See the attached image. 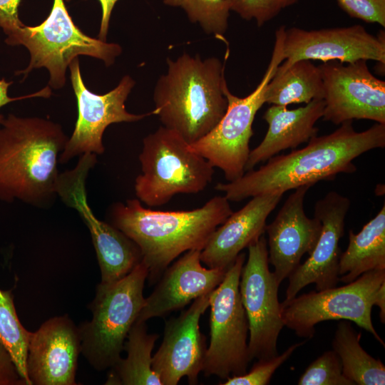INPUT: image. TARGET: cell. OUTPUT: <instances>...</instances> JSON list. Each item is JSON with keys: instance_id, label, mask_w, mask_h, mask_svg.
<instances>
[{"instance_id": "9c48e42d", "label": "cell", "mask_w": 385, "mask_h": 385, "mask_svg": "<svg viewBox=\"0 0 385 385\" xmlns=\"http://www.w3.org/2000/svg\"><path fill=\"white\" fill-rule=\"evenodd\" d=\"M385 270L364 272L342 287L312 291L280 303L285 327L299 337L312 339L316 325L328 320H348L369 332L385 346L372 323L371 310Z\"/></svg>"}, {"instance_id": "8fae6325", "label": "cell", "mask_w": 385, "mask_h": 385, "mask_svg": "<svg viewBox=\"0 0 385 385\" xmlns=\"http://www.w3.org/2000/svg\"><path fill=\"white\" fill-rule=\"evenodd\" d=\"M96 155L83 154L74 168L60 173L57 195L78 212L87 226L101 271L100 284H109L128 274L142 261V254L125 234L99 220L88 203L86 180L97 162Z\"/></svg>"}, {"instance_id": "2e32d148", "label": "cell", "mask_w": 385, "mask_h": 385, "mask_svg": "<svg viewBox=\"0 0 385 385\" xmlns=\"http://www.w3.org/2000/svg\"><path fill=\"white\" fill-rule=\"evenodd\" d=\"M211 292L195 299L178 317L165 321L163 341L152 359V368L163 385H177L183 377L190 385L198 383L207 348L200 319L210 306Z\"/></svg>"}, {"instance_id": "4dcf8cb0", "label": "cell", "mask_w": 385, "mask_h": 385, "mask_svg": "<svg viewBox=\"0 0 385 385\" xmlns=\"http://www.w3.org/2000/svg\"><path fill=\"white\" fill-rule=\"evenodd\" d=\"M230 11L245 20L255 19L258 26H263L277 16L282 10L299 0H228Z\"/></svg>"}, {"instance_id": "30bf717a", "label": "cell", "mask_w": 385, "mask_h": 385, "mask_svg": "<svg viewBox=\"0 0 385 385\" xmlns=\"http://www.w3.org/2000/svg\"><path fill=\"white\" fill-rule=\"evenodd\" d=\"M245 254L240 252L227 270L210 298V344L202 372L221 379L241 376L251 361L248 350L249 324L242 303L239 283Z\"/></svg>"}, {"instance_id": "5b68a950", "label": "cell", "mask_w": 385, "mask_h": 385, "mask_svg": "<svg viewBox=\"0 0 385 385\" xmlns=\"http://www.w3.org/2000/svg\"><path fill=\"white\" fill-rule=\"evenodd\" d=\"M138 159L142 173L135 180V194L148 207L165 205L178 194L198 193L214 174V167L205 158L165 126L143 138Z\"/></svg>"}, {"instance_id": "cb8c5ba5", "label": "cell", "mask_w": 385, "mask_h": 385, "mask_svg": "<svg viewBox=\"0 0 385 385\" xmlns=\"http://www.w3.org/2000/svg\"><path fill=\"white\" fill-rule=\"evenodd\" d=\"M158 338L148 332L145 322L135 321L124 344L127 356L109 369L105 384L163 385L152 368V351Z\"/></svg>"}, {"instance_id": "d590c367", "label": "cell", "mask_w": 385, "mask_h": 385, "mask_svg": "<svg viewBox=\"0 0 385 385\" xmlns=\"http://www.w3.org/2000/svg\"><path fill=\"white\" fill-rule=\"evenodd\" d=\"M69 1L70 0H66ZM102 8V18L98 38L106 41L108 34L109 21L113 7L118 0H98Z\"/></svg>"}, {"instance_id": "e0dca14e", "label": "cell", "mask_w": 385, "mask_h": 385, "mask_svg": "<svg viewBox=\"0 0 385 385\" xmlns=\"http://www.w3.org/2000/svg\"><path fill=\"white\" fill-rule=\"evenodd\" d=\"M349 207V199L334 191L329 192L315 203L314 216L321 222L320 235L308 258L289 276L284 300L292 299L312 283L317 291L337 286L342 253L339 243L344 235Z\"/></svg>"}, {"instance_id": "8d00e7d4", "label": "cell", "mask_w": 385, "mask_h": 385, "mask_svg": "<svg viewBox=\"0 0 385 385\" xmlns=\"http://www.w3.org/2000/svg\"><path fill=\"white\" fill-rule=\"evenodd\" d=\"M374 305H376L377 307H379L380 320L381 323L384 324L385 322V282L381 285V287H379L377 292Z\"/></svg>"}, {"instance_id": "5bb4252c", "label": "cell", "mask_w": 385, "mask_h": 385, "mask_svg": "<svg viewBox=\"0 0 385 385\" xmlns=\"http://www.w3.org/2000/svg\"><path fill=\"white\" fill-rule=\"evenodd\" d=\"M366 60L319 66L324 84L323 120L335 125L353 119L385 124V81L369 71Z\"/></svg>"}, {"instance_id": "e575fe53", "label": "cell", "mask_w": 385, "mask_h": 385, "mask_svg": "<svg viewBox=\"0 0 385 385\" xmlns=\"http://www.w3.org/2000/svg\"><path fill=\"white\" fill-rule=\"evenodd\" d=\"M11 83H12L11 81V82L6 81L5 78H2L0 80V108L7 103L17 101V100H21V99L33 98V97L48 98L51 94V90L50 87H46L43 89L35 93H32L28 96H24L21 97H18V98H11L8 96V88ZM4 120V115L0 114V125L2 123Z\"/></svg>"}, {"instance_id": "603a6c76", "label": "cell", "mask_w": 385, "mask_h": 385, "mask_svg": "<svg viewBox=\"0 0 385 385\" xmlns=\"http://www.w3.org/2000/svg\"><path fill=\"white\" fill-rule=\"evenodd\" d=\"M385 270V205L361 230L349 232V244L339 258V281L349 283L364 272Z\"/></svg>"}, {"instance_id": "ba28073f", "label": "cell", "mask_w": 385, "mask_h": 385, "mask_svg": "<svg viewBox=\"0 0 385 385\" xmlns=\"http://www.w3.org/2000/svg\"><path fill=\"white\" fill-rule=\"evenodd\" d=\"M284 26L276 31L270 62L255 89L246 97H237L230 91L225 81L222 91L227 100V108L224 115L205 136L189 144L192 151L205 158L214 168L222 170L227 182L240 178L245 173L255 115L265 103L268 83L284 61Z\"/></svg>"}, {"instance_id": "4fadbf2b", "label": "cell", "mask_w": 385, "mask_h": 385, "mask_svg": "<svg viewBox=\"0 0 385 385\" xmlns=\"http://www.w3.org/2000/svg\"><path fill=\"white\" fill-rule=\"evenodd\" d=\"M68 67L77 101L78 118L73 132L61 153L59 163H66L74 157L85 153L103 154L105 151L103 135L109 125L135 122L155 115L153 111L133 114L125 109V102L135 85L130 76L123 77L114 89L99 95L91 92L85 86L78 58Z\"/></svg>"}, {"instance_id": "44dd1931", "label": "cell", "mask_w": 385, "mask_h": 385, "mask_svg": "<svg viewBox=\"0 0 385 385\" xmlns=\"http://www.w3.org/2000/svg\"><path fill=\"white\" fill-rule=\"evenodd\" d=\"M282 195L278 192L258 195L232 212L215 229L201 250V262L208 268L227 269L242 250L264 234L267 218Z\"/></svg>"}, {"instance_id": "836d02e7", "label": "cell", "mask_w": 385, "mask_h": 385, "mask_svg": "<svg viewBox=\"0 0 385 385\" xmlns=\"http://www.w3.org/2000/svg\"><path fill=\"white\" fill-rule=\"evenodd\" d=\"M0 385H26L7 349L0 342Z\"/></svg>"}, {"instance_id": "ac0fdd59", "label": "cell", "mask_w": 385, "mask_h": 385, "mask_svg": "<svg viewBox=\"0 0 385 385\" xmlns=\"http://www.w3.org/2000/svg\"><path fill=\"white\" fill-rule=\"evenodd\" d=\"M81 339L68 314L51 317L31 332L26 371L31 385H76Z\"/></svg>"}, {"instance_id": "d4e9b609", "label": "cell", "mask_w": 385, "mask_h": 385, "mask_svg": "<svg viewBox=\"0 0 385 385\" xmlns=\"http://www.w3.org/2000/svg\"><path fill=\"white\" fill-rule=\"evenodd\" d=\"M321 71L310 60L293 63L281 73H276L267 86L265 103L287 106L292 103H308L324 98Z\"/></svg>"}, {"instance_id": "484cf974", "label": "cell", "mask_w": 385, "mask_h": 385, "mask_svg": "<svg viewBox=\"0 0 385 385\" xmlns=\"http://www.w3.org/2000/svg\"><path fill=\"white\" fill-rule=\"evenodd\" d=\"M361 337V333L357 332L348 320L338 324L332 348L340 359L342 373L354 385H384L385 366L362 348Z\"/></svg>"}, {"instance_id": "277c9868", "label": "cell", "mask_w": 385, "mask_h": 385, "mask_svg": "<svg viewBox=\"0 0 385 385\" xmlns=\"http://www.w3.org/2000/svg\"><path fill=\"white\" fill-rule=\"evenodd\" d=\"M167 63V73L155 86L153 111L163 126L191 144L210 133L227 110L225 63L184 53L175 61L168 58Z\"/></svg>"}, {"instance_id": "1f68e13d", "label": "cell", "mask_w": 385, "mask_h": 385, "mask_svg": "<svg viewBox=\"0 0 385 385\" xmlns=\"http://www.w3.org/2000/svg\"><path fill=\"white\" fill-rule=\"evenodd\" d=\"M351 17L385 26V0H337Z\"/></svg>"}, {"instance_id": "d6a6232c", "label": "cell", "mask_w": 385, "mask_h": 385, "mask_svg": "<svg viewBox=\"0 0 385 385\" xmlns=\"http://www.w3.org/2000/svg\"><path fill=\"white\" fill-rule=\"evenodd\" d=\"M21 0H0V27L9 36L24 24L18 16Z\"/></svg>"}, {"instance_id": "7c38bea8", "label": "cell", "mask_w": 385, "mask_h": 385, "mask_svg": "<svg viewBox=\"0 0 385 385\" xmlns=\"http://www.w3.org/2000/svg\"><path fill=\"white\" fill-rule=\"evenodd\" d=\"M239 283L241 300L249 324L250 360L278 354L277 343L284 326L278 300L279 284L269 268L267 240L261 236L248 247Z\"/></svg>"}, {"instance_id": "6da1fadb", "label": "cell", "mask_w": 385, "mask_h": 385, "mask_svg": "<svg viewBox=\"0 0 385 385\" xmlns=\"http://www.w3.org/2000/svg\"><path fill=\"white\" fill-rule=\"evenodd\" d=\"M385 146V124L376 123L357 132L352 120L333 133L312 138L308 144L288 154L274 155L257 170L240 178L217 183L215 189L229 201L238 202L258 195L281 192L322 180H332L339 173H352L354 159L364 153Z\"/></svg>"}, {"instance_id": "3957f363", "label": "cell", "mask_w": 385, "mask_h": 385, "mask_svg": "<svg viewBox=\"0 0 385 385\" xmlns=\"http://www.w3.org/2000/svg\"><path fill=\"white\" fill-rule=\"evenodd\" d=\"M0 128V201L42 207L57 195L59 157L68 137L60 124L9 114Z\"/></svg>"}, {"instance_id": "ffe728a7", "label": "cell", "mask_w": 385, "mask_h": 385, "mask_svg": "<svg viewBox=\"0 0 385 385\" xmlns=\"http://www.w3.org/2000/svg\"><path fill=\"white\" fill-rule=\"evenodd\" d=\"M200 252L189 250L165 270L153 292L145 298L136 321L146 322L183 309L221 283L228 268H205Z\"/></svg>"}, {"instance_id": "f546056e", "label": "cell", "mask_w": 385, "mask_h": 385, "mask_svg": "<svg viewBox=\"0 0 385 385\" xmlns=\"http://www.w3.org/2000/svg\"><path fill=\"white\" fill-rule=\"evenodd\" d=\"M305 341L289 346L280 354L268 359H258L249 371L241 376H231L221 385H266L269 384L275 371L285 362Z\"/></svg>"}, {"instance_id": "9a60e30c", "label": "cell", "mask_w": 385, "mask_h": 385, "mask_svg": "<svg viewBox=\"0 0 385 385\" xmlns=\"http://www.w3.org/2000/svg\"><path fill=\"white\" fill-rule=\"evenodd\" d=\"M283 56L284 63L276 73L284 71L302 59L341 63L373 60L384 66V31L374 36L359 24L319 30L292 27L284 31Z\"/></svg>"}, {"instance_id": "7402d4cb", "label": "cell", "mask_w": 385, "mask_h": 385, "mask_svg": "<svg viewBox=\"0 0 385 385\" xmlns=\"http://www.w3.org/2000/svg\"><path fill=\"white\" fill-rule=\"evenodd\" d=\"M323 99L312 100L306 106L289 110L287 106L272 105L265 112L263 119L268 129L262 142L250 150L245 172L254 169L282 150L294 148L317 135L316 122L322 118Z\"/></svg>"}, {"instance_id": "52a82bcc", "label": "cell", "mask_w": 385, "mask_h": 385, "mask_svg": "<svg viewBox=\"0 0 385 385\" xmlns=\"http://www.w3.org/2000/svg\"><path fill=\"white\" fill-rule=\"evenodd\" d=\"M5 42L11 46L23 45L30 53L29 66L16 75L26 77L33 69L44 67L50 73L48 86L54 89L63 87L66 68L78 56L98 58L110 66L122 52L117 43L83 33L73 23L63 0H53L50 14L41 24L24 25L7 36Z\"/></svg>"}, {"instance_id": "8992f818", "label": "cell", "mask_w": 385, "mask_h": 385, "mask_svg": "<svg viewBox=\"0 0 385 385\" xmlns=\"http://www.w3.org/2000/svg\"><path fill=\"white\" fill-rule=\"evenodd\" d=\"M148 276V267L141 261L121 279L98 284L88 305L92 319L78 326L81 354L95 370L110 369L120 359L127 335L145 302Z\"/></svg>"}, {"instance_id": "d6986e66", "label": "cell", "mask_w": 385, "mask_h": 385, "mask_svg": "<svg viewBox=\"0 0 385 385\" xmlns=\"http://www.w3.org/2000/svg\"><path fill=\"white\" fill-rule=\"evenodd\" d=\"M310 186L294 189L274 220L266 225L269 262L279 284L288 278L301 264L304 254L309 255L319 239L321 222L315 216H307L304 201Z\"/></svg>"}, {"instance_id": "4316f807", "label": "cell", "mask_w": 385, "mask_h": 385, "mask_svg": "<svg viewBox=\"0 0 385 385\" xmlns=\"http://www.w3.org/2000/svg\"><path fill=\"white\" fill-rule=\"evenodd\" d=\"M30 334L17 316L11 292L0 289V342L10 354L26 385H31L26 371Z\"/></svg>"}, {"instance_id": "83f0119b", "label": "cell", "mask_w": 385, "mask_h": 385, "mask_svg": "<svg viewBox=\"0 0 385 385\" xmlns=\"http://www.w3.org/2000/svg\"><path fill=\"white\" fill-rule=\"evenodd\" d=\"M165 5L183 9L192 23H197L207 34L224 39L228 27V0H163Z\"/></svg>"}, {"instance_id": "f1b7e54d", "label": "cell", "mask_w": 385, "mask_h": 385, "mask_svg": "<svg viewBox=\"0 0 385 385\" xmlns=\"http://www.w3.org/2000/svg\"><path fill=\"white\" fill-rule=\"evenodd\" d=\"M299 385H354L342 373V366L334 351L324 352L313 361L298 380Z\"/></svg>"}, {"instance_id": "7a4b0ae2", "label": "cell", "mask_w": 385, "mask_h": 385, "mask_svg": "<svg viewBox=\"0 0 385 385\" xmlns=\"http://www.w3.org/2000/svg\"><path fill=\"white\" fill-rule=\"evenodd\" d=\"M229 202L224 195L215 196L196 209L160 211L145 207L137 198L128 199L111 206L108 222L138 246L148 277L155 282L183 253L205 247L233 212Z\"/></svg>"}]
</instances>
